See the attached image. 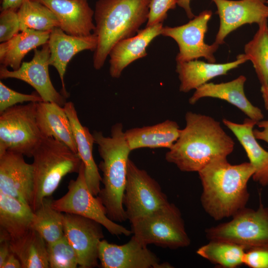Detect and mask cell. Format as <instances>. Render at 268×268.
Masks as SVG:
<instances>
[{"mask_svg": "<svg viewBox=\"0 0 268 268\" xmlns=\"http://www.w3.org/2000/svg\"><path fill=\"white\" fill-rule=\"evenodd\" d=\"M186 126L165 154V159L184 172H199L217 159L225 158L235 143L214 118L191 111L185 115Z\"/></svg>", "mask_w": 268, "mask_h": 268, "instance_id": "obj_1", "label": "cell"}, {"mask_svg": "<svg viewBox=\"0 0 268 268\" xmlns=\"http://www.w3.org/2000/svg\"><path fill=\"white\" fill-rule=\"evenodd\" d=\"M254 173L250 162L232 165L227 158L213 161L199 171L202 187L201 202L204 211L220 220L245 208L250 197L248 182Z\"/></svg>", "mask_w": 268, "mask_h": 268, "instance_id": "obj_2", "label": "cell"}, {"mask_svg": "<svg viewBox=\"0 0 268 268\" xmlns=\"http://www.w3.org/2000/svg\"><path fill=\"white\" fill-rule=\"evenodd\" d=\"M111 136L94 131V141L102 160L99 167L103 172L104 185L97 196L105 207L108 217L115 222L127 220L123 204L127 180L129 156L132 151L128 143L122 124L111 128Z\"/></svg>", "mask_w": 268, "mask_h": 268, "instance_id": "obj_3", "label": "cell"}, {"mask_svg": "<svg viewBox=\"0 0 268 268\" xmlns=\"http://www.w3.org/2000/svg\"><path fill=\"white\" fill-rule=\"evenodd\" d=\"M151 0H98L94 17L97 38L93 65L96 69L103 67L116 43L135 35L147 22Z\"/></svg>", "mask_w": 268, "mask_h": 268, "instance_id": "obj_4", "label": "cell"}, {"mask_svg": "<svg viewBox=\"0 0 268 268\" xmlns=\"http://www.w3.org/2000/svg\"><path fill=\"white\" fill-rule=\"evenodd\" d=\"M33 188L30 207L33 211L50 197L67 174L78 173L82 161L77 154L52 137H43L32 156Z\"/></svg>", "mask_w": 268, "mask_h": 268, "instance_id": "obj_5", "label": "cell"}, {"mask_svg": "<svg viewBox=\"0 0 268 268\" xmlns=\"http://www.w3.org/2000/svg\"><path fill=\"white\" fill-rule=\"evenodd\" d=\"M131 223L133 235L146 245L176 249L191 244L181 212L173 203L169 202Z\"/></svg>", "mask_w": 268, "mask_h": 268, "instance_id": "obj_6", "label": "cell"}, {"mask_svg": "<svg viewBox=\"0 0 268 268\" xmlns=\"http://www.w3.org/2000/svg\"><path fill=\"white\" fill-rule=\"evenodd\" d=\"M209 240L224 241L244 247L246 251L268 247V207L260 202L257 209L245 208L228 222L205 230Z\"/></svg>", "mask_w": 268, "mask_h": 268, "instance_id": "obj_7", "label": "cell"}, {"mask_svg": "<svg viewBox=\"0 0 268 268\" xmlns=\"http://www.w3.org/2000/svg\"><path fill=\"white\" fill-rule=\"evenodd\" d=\"M36 104L16 105L0 113V155L10 151L32 157L43 137L36 122Z\"/></svg>", "mask_w": 268, "mask_h": 268, "instance_id": "obj_8", "label": "cell"}, {"mask_svg": "<svg viewBox=\"0 0 268 268\" xmlns=\"http://www.w3.org/2000/svg\"><path fill=\"white\" fill-rule=\"evenodd\" d=\"M85 169L82 162L75 180H71L67 193L59 199L53 200L52 207L62 212L85 217L100 223L112 235L128 236L130 230L110 219L106 209L97 196L89 190L85 179Z\"/></svg>", "mask_w": 268, "mask_h": 268, "instance_id": "obj_9", "label": "cell"}, {"mask_svg": "<svg viewBox=\"0 0 268 268\" xmlns=\"http://www.w3.org/2000/svg\"><path fill=\"white\" fill-rule=\"evenodd\" d=\"M169 202L159 184L129 159L123 204L130 222Z\"/></svg>", "mask_w": 268, "mask_h": 268, "instance_id": "obj_10", "label": "cell"}, {"mask_svg": "<svg viewBox=\"0 0 268 268\" xmlns=\"http://www.w3.org/2000/svg\"><path fill=\"white\" fill-rule=\"evenodd\" d=\"M212 15L210 10H204L184 25L163 27L161 34L172 38L178 44L179 50L176 57V62L201 58L210 63L216 62L214 54L220 45L215 42L207 44L204 40Z\"/></svg>", "mask_w": 268, "mask_h": 268, "instance_id": "obj_11", "label": "cell"}, {"mask_svg": "<svg viewBox=\"0 0 268 268\" xmlns=\"http://www.w3.org/2000/svg\"><path fill=\"white\" fill-rule=\"evenodd\" d=\"M50 50L48 43L40 50H34L32 59L23 62L16 70H9L3 66L0 67L1 79L15 78L23 81L32 87L42 98L43 101L53 102L64 106L66 99L54 87L49 72Z\"/></svg>", "mask_w": 268, "mask_h": 268, "instance_id": "obj_12", "label": "cell"}, {"mask_svg": "<svg viewBox=\"0 0 268 268\" xmlns=\"http://www.w3.org/2000/svg\"><path fill=\"white\" fill-rule=\"evenodd\" d=\"M98 259L103 268H169L168 263L159 259L147 245L133 235L123 245L109 243L102 239L98 245Z\"/></svg>", "mask_w": 268, "mask_h": 268, "instance_id": "obj_13", "label": "cell"}, {"mask_svg": "<svg viewBox=\"0 0 268 268\" xmlns=\"http://www.w3.org/2000/svg\"><path fill=\"white\" fill-rule=\"evenodd\" d=\"M101 226L85 217L64 214V234L76 252L80 268L98 266V245L104 238Z\"/></svg>", "mask_w": 268, "mask_h": 268, "instance_id": "obj_14", "label": "cell"}, {"mask_svg": "<svg viewBox=\"0 0 268 268\" xmlns=\"http://www.w3.org/2000/svg\"><path fill=\"white\" fill-rule=\"evenodd\" d=\"M220 20L214 42L219 45L232 32L247 24L268 19V0H211Z\"/></svg>", "mask_w": 268, "mask_h": 268, "instance_id": "obj_15", "label": "cell"}, {"mask_svg": "<svg viewBox=\"0 0 268 268\" xmlns=\"http://www.w3.org/2000/svg\"><path fill=\"white\" fill-rule=\"evenodd\" d=\"M23 155L7 151L0 155V192L31 205L33 188L32 164Z\"/></svg>", "mask_w": 268, "mask_h": 268, "instance_id": "obj_16", "label": "cell"}, {"mask_svg": "<svg viewBox=\"0 0 268 268\" xmlns=\"http://www.w3.org/2000/svg\"><path fill=\"white\" fill-rule=\"evenodd\" d=\"M48 44L50 50V66L55 67L62 82V94L66 98L69 96L64 82V75L67 64L77 53L84 50L94 51L97 46V38L94 33L85 36L68 34L60 27L51 32Z\"/></svg>", "mask_w": 268, "mask_h": 268, "instance_id": "obj_17", "label": "cell"}, {"mask_svg": "<svg viewBox=\"0 0 268 268\" xmlns=\"http://www.w3.org/2000/svg\"><path fill=\"white\" fill-rule=\"evenodd\" d=\"M48 7L56 16L60 28L66 33L76 36L92 34L94 11L88 0H34Z\"/></svg>", "mask_w": 268, "mask_h": 268, "instance_id": "obj_18", "label": "cell"}, {"mask_svg": "<svg viewBox=\"0 0 268 268\" xmlns=\"http://www.w3.org/2000/svg\"><path fill=\"white\" fill-rule=\"evenodd\" d=\"M246 80L245 76L241 75L226 82H207L195 90L189 99V103L195 104L204 97L219 99L235 106L249 118L256 122L262 120L264 115L262 110L253 105L246 96L244 84Z\"/></svg>", "mask_w": 268, "mask_h": 268, "instance_id": "obj_19", "label": "cell"}, {"mask_svg": "<svg viewBox=\"0 0 268 268\" xmlns=\"http://www.w3.org/2000/svg\"><path fill=\"white\" fill-rule=\"evenodd\" d=\"M163 27V23L146 26L135 35L116 43L108 56L110 75L113 78H119L125 68L134 61L145 57L147 47L161 34Z\"/></svg>", "mask_w": 268, "mask_h": 268, "instance_id": "obj_20", "label": "cell"}, {"mask_svg": "<svg viewBox=\"0 0 268 268\" xmlns=\"http://www.w3.org/2000/svg\"><path fill=\"white\" fill-rule=\"evenodd\" d=\"M248 61L244 54L236 60L226 63L205 62L198 60L177 62L176 71L180 81L179 90L188 92L207 83L211 79L227 73Z\"/></svg>", "mask_w": 268, "mask_h": 268, "instance_id": "obj_21", "label": "cell"}, {"mask_svg": "<svg viewBox=\"0 0 268 268\" xmlns=\"http://www.w3.org/2000/svg\"><path fill=\"white\" fill-rule=\"evenodd\" d=\"M64 108L72 126L77 154L84 166L88 187L92 194L97 196L101 190L102 178L93 156V146L95 143L93 136L88 129L81 124L73 102H67Z\"/></svg>", "mask_w": 268, "mask_h": 268, "instance_id": "obj_22", "label": "cell"}, {"mask_svg": "<svg viewBox=\"0 0 268 268\" xmlns=\"http://www.w3.org/2000/svg\"><path fill=\"white\" fill-rule=\"evenodd\" d=\"M37 126L43 137H52L77 154L72 126L64 106L49 102H38Z\"/></svg>", "mask_w": 268, "mask_h": 268, "instance_id": "obj_23", "label": "cell"}, {"mask_svg": "<svg viewBox=\"0 0 268 268\" xmlns=\"http://www.w3.org/2000/svg\"><path fill=\"white\" fill-rule=\"evenodd\" d=\"M223 124L234 134L244 148L249 162L255 169L253 180L263 187L268 186V151L259 143L253 134L254 127L257 122L249 118L242 124L236 123L226 119Z\"/></svg>", "mask_w": 268, "mask_h": 268, "instance_id": "obj_24", "label": "cell"}, {"mask_svg": "<svg viewBox=\"0 0 268 268\" xmlns=\"http://www.w3.org/2000/svg\"><path fill=\"white\" fill-rule=\"evenodd\" d=\"M180 132L176 122L167 120L152 126L131 129L125 133L132 151L144 147L170 149L179 138Z\"/></svg>", "mask_w": 268, "mask_h": 268, "instance_id": "obj_25", "label": "cell"}, {"mask_svg": "<svg viewBox=\"0 0 268 268\" xmlns=\"http://www.w3.org/2000/svg\"><path fill=\"white\" fill-rule=\"evenodd\" d=\"M33 213L28 204L0 192V231L9 240L21 236L31 228Z\"/></svg>", "mask_w": 268, "mask_h": 268, "instance_id": "obj_26", "label": "cell"}, {"mask_svg": "<svg viewBox=\"0 0 268 268\" xmlns=\"http://www.w3.org/2000/svg\"><path fill=\"white\" fill-rule=\"evenodd\" d=\"M50 32L26 29L0 45L1 66L17 69L25 56L32 50L46 44Z\"/></svg>", "mask_w": 268, "mask_h": 268, "instance_id": "obj_27", "label": "cell"}, {"mask_svg": "<svg viewBox=\"0 0 268 268\" xmlns=\"http://www.w3.org/2000/svg\"><path fill=\"white\" fill-rule=\"evenodd\" d=\"M11 251L19 260L22 268H50L47 243L34 229L9 240Z\"/></svg>", "mask_w": 268, "mask_h": 268, "instance_id": "obj_28", "label": "cell"}, {"mask_svg": "<svg viewBox=\"0 0 268 268\" xmlns=\"http://www.w3.org/2000/svg\"><path fill=\"white\" fill-rule=\"evenodd\" d=\"M45 198L34 211L31 228L36 230L47 243H51L64 236V214L52 206L53 200Z\"/></svg>", "mask_w": 268, "mask_h": 268, "instance_id": "obj_29", "label": "cell"}, {"mask_svg": "<svg viewBox=\"0 0 268 268\" xmlns=\"http://www.w3.org/2000/svg\"><path fill=\"white\" fill-rule=\"evenodd\" d=\"M17 14L20 31L32 29L51 32L60 26L56 16L48 7L34 0H24Z\"/></svg>", "mask_w": 268, "mask_h": 268, "instance_id": "obj_30", "label": "cell"}, {"mask_svg": "<svg viewBox=\"0 0 268 268\" xmlns=\"http://www.w3.org/2000/svg\"><path fill=\"white\" fill-rule=\"evenodd\" d=\"M246 249L239 245L219 240H209L197 251L198 255L210 263L225 268H235L243 265Z\"/></svg>", "mask_w": 268, "mask_h": 268, "instance_id": "obj_31", "label": "cell"}, {"mask_svg": "<svg viewBox=\"0 0 268 268\" xmlns=\"http://www.w3.org/2000/svg\"><path fill=\"white\" fill-rule=\"evenodd\" d=\"M244 55L250 61L261 85L268 79V20L258 24L253 38L244 46Z\"/></svg>", "mask_w": 268, "mask_h": 268, "instance_id": "obj_32", "label": "cell"}, {"mask_svg": "<svg viewBox=\"0 0 268 268\" xmlns=\"http://www.w3.org/2000/svg\"><path fill=\"white\" fill-rule=\"evenodd\" d=\"M48 261L51 268H75L78 259L74 249L65 235L58 240L47 243Z\"/></svg>", "mask_w": 268, "mask_h": 268, "instance_id": "obj_33", "label": "cell"}, {"mask_svg": "<svg viewBox=\"0 0 268 268\" xmlns=\"http://www.w3.org/2000/svg\"><path fill=\"white\" fill-rule=\"evenodd\" d=\"M41 101L43 100L36 91L30 94L19 93L0 81V113L18 103Z\"/></svg>", "mask_w": 268, "mask_h": 268, "instance_id": "obj_34", "label": "cell"}, {"mask_svg": "<svg viewBox=\"0 0 268 268\" xmlns=\"http://www.w3.org/2000/svg\"><path fill=\"white\" fill-rule=\"evenodd\" d=\"M20 31V23L17 9H6L1 10L0 14V42H6Z\"/></svg>", "mask_w": 268, "mask_h": 268, "instance_id": "obj_35", "label": "cell"}, {"mask_svg": "<svg viewBox=\"0 0 268 268\" xmlns=\"http://www.w3.org/2000/svg\"><path fill=\"white\" fill-rule=\"evenodd\" d=\"M178 0H151L149 5V14L146 26L163 23L167 17V12L174 9Z\"/></svg>", "mask_w": 268, "mask_h": 268, "instance_id": "obj_36", "label": "cell"}, {"mask_svg": "<svg viewBox=\"0 0 268 268\" xmlns=\"http://www.w3.org/2000/svg\"><path fill=\"white\" fill-rule=\"evenodd\" d=\"M243 263L251 268H268V247L246 251Z\"/></svg>", "mask_w": 268, "mask_h": 268, "instance_id": "obj_37", "label": "cell"}, {"mask_svg": "<svg viewBox=\"0 0 268 268\" xmlns=\"http://www.w3.org/2000/svg\"><path fill=\"white\" fill-rule=\"evenodd\" d=\"M256 125L263 130H253V134L257 139L263 140L268 143V120H261Z\"/></svg>", "mask_w": 268, "mask_h": 268, "instance_id": "obj_38", "label": "cell"}, {"mask_svg": "<svg viewBox=\"0 0 268 268\" xmlns=\"http://www.w3.org/2000/svg\"><path fill=\"white\" fill-rule=\"evenodd\" d=\"M22 268V265L19 260L11 251L0 267V268Z\"/></svg>", "mask_w": 268, "mask_h": 268, "instance_id": "obj_39", "label": "cell"}, {"mask_svg": "<svg viewBox=\"0 0 268 268\" xmlns=\"http://www.w3.org/2000/svg\"><path fill=\"white\" fill-rule=\"evenodd\" d=\"M24 0H1V10L6 9H18Z\"/></svg>", "mask_w": 268, "mask_h": 268, "instance_id": "obj_40", "label": "cell"}, {"mask_svg": "<svg viewBox=\"0 0 268 268\" xmlns=\"http://www.w3.org/2000/svg\"><path fill=\"white\" fill-rule=\"evenodd\" d=\"M191 0H178L177 5L184 9L188 17L191 19L196 15L191 8Z\"/></svg>", "mask_w": 268, "mask_h": 268, "instance_id": "obj_41", "label": "cell"}, {"mask_svg": "<svg viewBox=\"0 0 268 268\" xmlns=\"http://www.w3.org/2000/svg\"><path fill=\"white\" fill-rule=\"evenodd\" d=\"M261 91L264 102L265 108L268 110V79L266 83L261 85Z\"/></svg>", "mask_w": 268, "mask_h": 268, "instance_id": "obj_42", "label": "cell"}]
</instances>
